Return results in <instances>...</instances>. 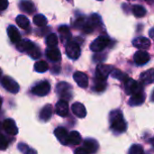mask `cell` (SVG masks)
I'll list each match as a JSON object with an SVG mask.
<instances>
[{
  "instance_id": "obj_2",
  "label": "cell",
  "mask_w": 154,
  "mask_h": 154,
  "mask_svg": "<svg viewBox=\"0 0 154 154\" xmlns=\"http://www.w3.org/2000/svg\"><path fill=\"white\" fill-rule=\"evenodd\" d=\"M111 40L106 35H100L90 44V50L94 52H100L104 51L109 44Z\"/></svg>"
},
{
  "instance_id": "obj_42",
  "label": "cell",
  "mask_w": 154,
  "mask_h": 154,
  "mask_svg": "<svg viewBox=\"0 0 154 154\" xmlns=\"http://www.w3.org/2000/svg\"><path fill=\"white\" fill-rule=\"evenodd\" d=\"M1 106H2V99H1V97H0V107H1Z\"/></svg>"
},
{
  "instance_id": "obj_22",
  "label": "cell",
  "mask_w": 154,
  "mask_h": 154,
  "mask_svg": "<svg viewBox=\"0 0 154 154\" xmlns=\"http://www.w3.org/2000/svg\"><path fill=\"white\" fill-rule=\"evenodd\" d=\"M46 56H47V58L50 60L54 61V62H57V61L60 60V59H61L60 51L56 47H54V48H49L46 51Z\"/></svg>"
},
{
  "instance_id": "obj_27",
  "label": "cell",
  "mask_w": 154,
  "mask_h": 154,
  "mask_svg": "<svg viewBox=\"0 0 154 154\" xmlns=\"http://www.w3.org/2000/svg\"><path fill=\"white\" fill-rule=\"evenodd\" d=\"M49 69V65L45 60H39L34 64V70L39 73H43Z\"/></svg>"
},
{
  "instance_id": "obj_20",
  "label": "cell",
  "mask_w": 154,
  "mask_h": 154,
  "mask_svg": "<svg viewBox=\"0 0 154 154\" xmlns=\"http://www.w3.org/2000/svg\"><path fill=\"white\" fill-rule=\"evenodd\" d=\"M84 149L89 154L95 153L98 150V143L95 139H86L84 141Z\"/></svg>"
},
{
  "instance_id": "obj_28",
  "label": "cell",
  "mask_w": 154,
  "mask_h": 154,
  "mask_svg": "<svg viewBox=\"0 0 154 154\" xmlns=\"http://www.w3.org/2000/svg\"><path fill=\"white\" fill-rule=\"evenodd\" d=\"M59 32L60 33L61 39L63 41H68L71 37V33L69 32V28L67 25H61L59 27Z\"/></svg>"
},
{
  "instance_id": "obj_5",
  "label": "cell",
  "mask_w": 154,
  "mask_h": 154,
  "mask_svg": "<svg viewBox=\"0 0 154 154\" xmlns=\"http://www.w3.org/2000/svg\"><path fill=\"white\" fill-rule=\"evenodd\" d=\"M125 90L127 95H133L134 93H137L139 91L143 90V87L141 84H139L137 81L131 78H127L125 81Z\"/></svg>"
},
{
  "instance_id": "obj_15",
  "label": "cell",
  "mask_w": 154,
  "mask_h": 154,
  "mask_svg": "<svg viewBox=\"0 0 154 154\" xmlns=\"http://www.w3.org/2000/svg\"><path fill=\"white\" fill-rule=\"evenodd\" d=\"M133 44L139 50H147L151 47V41L146 37H137L133 41Z\"/></svg>"
},
{
  "instance_id": "obj_14",
  "label": "cell",
  "mask_w": 154,
  "mask_h": 154,
  "mask_svg": "<svg viewBox=\"0 0 154 154\" xmlns=\"http://www.w3.org/2000/svg\"><path fill=\"white\" fill-rule=\"evenodd\" d=\"M54 134L58 141L63 144V145H68V138H69V133L64 127H58L54 131Z\"/></svg>"
},
{
  "instance_id": "obj_37",
  "label": "cell",
  "mask_w": 154,
  "mask_h": 154,
  "mask_svg": "<svg viewBox=\"0 0 154 154\" xmlns=\"http://www.w3.org/2000/svg\"><path fill=\"white\" fill-rule=\"evenodd\" d=\"M8 146V141L3 135V134L0 133V151H5Z\"/></svg>"
},
{
  "instance_id": "obj_23",
  "label": "cell",
  "mask_w": 154,
  "mask_h": 154,
  "mask_svg": "<svg viewBox=\"0 0 154 154\" xmlns=\"http://www.w3.org/2000/svg\"><path fill=\"white\" fill-rule=\"evenodd\" d=\"M35 44L30 40H21L16 44V49L21 52H28Z\"/></svg>"
},
{
  "instance_id": "obj_41",
  "label": "cell",
  "mask_w": 154,
  "mask_h": 154,
  "mask_svg": "<svg viewBox=\"0 0 154 154\" xmlns=\"http://www.w3.org/2000/svg\"><path fill=\"white\" fill-rule=\"evenodd\" d=\"M153 31H154L153 28H152V29H151V31H150V36H151V38H152V37H153Z\"/></svg>"
},
{
  "instance_id": "obj_38",
  "label": "cell",
  "mask_w": 154,
  "mask_h": 154,
  "mask_svg": "<svg viewBox=\"0 0 154 154\" xmlns=\"http://www.w3.org/2000/svg\"><path fill=\"white\" fill-rule=\"evenodd\" d=\"M85 22H86V20H85V18H84V17H79V18H78V19L75 21V23H74V26H75L76 28H78V29L82 28V27H83V25L85 24Z\"/></svg>"
},
{
  "instance_id": "obj_39",
  "label": "cell",
  "mask_w": 154,
  "mask_h": 154,
  "mask_svg": "<svg viewBox=\"0 0 154 154\" xmlns=\"http://www.w3.org/2000/svg\"><path fill=\"white\" fill-rule=\"evenodd\" d=\"M8 6V0H0V11H4Z\"/></svg>"
},
{
  "instance_id": "obj_18",
  "label": "cell",
  "mask_w": 154,
  "mask_h": 154,
  "mask_svg": "<svg viewBox=\"0 0 154 154\" xmlns=\"http://www.w3.org/2000/svg\"><path fill=\"white\" fill-rule=\"evenodd\" d=\"M52 114H53V107L51 105L48 104L46 105L45 106L42 107V109L41 110L40 112V119L43 122H47L49 121L51 116H52Z\"/></svg>"
},
{
  "instance_id": "obj_31",
  "label": "cell",
  "mask_w": 154,
  "mask_h": 154,
  "mask_svg": "<svg viewBox=\"0 0 154 154\" xmlns=\"http://www.w3.org/2000/svg\"><path fill=\"white\" fill-rule=\"evenodd\" d=\"M58 36L55 33H51L46 38V43L49 48H54L58 45Z\"/></svg>"
},
{
  "instance_id": "obj_8",
  "label": "cell",
  "mask_w": 154,
  "mask_h": 154,
  "mask_svg": "<svg viewBox=\"0 0 154 154\" xmlns=\"http://www.w3.org/2000/svg\"><path fill=\"white\" fill-rule=\"evenodd\" d=\"M100 22H101L100 16L97 14H93L92 15H90L88 21L85 22V24L82 27L84 32H86V33L92 32L95 30L96 26H97L100 23Z\"/></svg>"
},
{
  "instance_id": "obj_4",
  "label": "cell",
  "mask_w": 154,
  "mask_h": 154,
  "mask_svg": "<svg viewBox=\"0 0 154 154\" xmlns=\"http://www.w3.org/2000/svg\"><path fill=\"white\" fill-rule=\"evenodd\" d=\"M113 70V67L106 64H99L96 69V79L106 81L111 71Z\"/></svg>"
},
{
  "instance_id": "obj_34",
  "label": "cell",
  "mask_w": 154,
  "mask_h": 154,
  "mask_svg": "<svg viewBox=\"0 0 154 154\" xmlns=\"http://www.w3.org/2000/svg\"><path fill=\"white\" fill-rule=\"evenodd\" d=\"M18 149L20 150V152H22L23 154H37V152L34 149L29 148L28 145H26L24 143H19L18 144Z\"/></svg>"
},
{
  "instance_id": "obj_21",
  "label": "cell",
  "mask_w": 154,
  "mask_h": 154,
  "mask_svg": "<svg viewBox=\"0 0 154 154\" xmlns=\"http://www.w3.org/2000/svg\"><path fill=\"white\" fill-rule=\"evenodd\" d=\"M19 8L22 12L26 14H32L34 12V4L31 0H21L19 2Z\"/></svg>"
},
{
  "instance_id": "obj_1",
  "label": "cell",
  "mask_w": 154,
  "mask_h": 154,
  "mask_svg": "<svg viewBox=\"0 0 154 154\" xmlns=\"http://www.w3.org/2000/svg\"><path fill=\"white\" fill-rule=\"evenodd\" d=\"M110 128L116 134H123L127 130V123L120 110H115L110 113Z\"/></svg>"
},
{
  "instance_id": "obj_25",
  "label": "cell",
  "mask_w": 154,
  "mask_h": 154,
  "mask_svg": "<svg viewBox=\"0 0 154 154\" xmlns=\"http://www.w3.org/2000/svg\"><path fill=\"white\" fill-rule=\"evenodd\" d=\"M141 80L142 82L145 84H152L154 80V70L153 69H151L147 71H144L141 75Z\"/></svg>"
},
{
  "instance_id": "obj_30",
  "label": "cell",
  "mask_w": 154,
  "mask_h": 154,
  "mask_svg": "<svg viewBox=\"0 0 154 154\" xmlns=\"http://www.w3.org/2000/svg\"><path fill=\"white\" fill-rule=\"evenodd\" d=\"M132 10H133L134 14L136 17H143L146 14V13H147L146 9L143 5H134L133 6Z\"/></svg>"
},
{
  "instance_id": "obj_9",
  "label": "cell",
  "mask_w": 154,
  "mask_h": 154,
  "mask_svg": "<svg viewBox=\"0 0 154 154\" xmlns=\"http://www.w3.org/2000/svg\"><path fill=\"white\" fill-rule=\"evenodd\" d=\"M66 54L71 60H77L81 54L80 47L76 42H69L66 45Z\"/></svg>"
},
{
  "instance_id": "obj_7",
  "label": "cell",
  "mask_w": 154,
  "mask_h": 154,
  "mask_svg": "<svg viewBox=\"0 0 154 154\" xmlns=\"http://www.w3.org/2000/svg\"><path fill=\"white\" fill-rule=\"evenodd\" d=\"M1 84L4 87L5 89H6L8 92L13 93V94H16L19 91V85L18 83L12 78L8 77V76H5L3 77L2 80H1Z\"/></svg>"
},
{
  "instance_id": "obj_33",
  "label": "cell",
  "mask_w": 154,
  "mask_h": 154,
  "mask_svg": "<svg viewBox=\"0 0 154 154\" xmlns=\"http://www.w3.org/2000/svg\"><path fill=\"white\" fill-rule=\"evenodd\" d=\"M106 81H101V80H98V79H96L95 80V83H94V88L93 89L97 92H102L106 89Z\"/></svg>"
},
{
  "instance_id": "obj_43",
  "label": "cell",
  "mask_w": 154,
  "mask_h": 154,
  "mask_svg": "<svg viewBox=\"0 0 154 154\" xmlns=\"http://www.w3.org/2000/svg\"><path fill=\"white\" fill-rule=\"evenodd\" d=\"M1 75H2V71H1V69H0V77H1Z\"/></svg>"
},
{
  "instance_id": "obj_3",
  "label": "cell",
  "mask_w": 154,
  "mask_h": 154,
  "mask_svg": "<svg viewBox=\"0 0 154 154\" xmlns=\"http://www.w3.org/2000/svg\"><path fill=\"white\" fill-rule=\"evenodd\" d=\"M71 86L66 82H60L58 83L57 87H56V91L57 93L61 97L62 100H69L72 97L71 94Z\"/></svg>"
},
{
  "instance_id": "obj_40",
  "label": "cell",
  "mask_w": 154,
  "mask_h": 154,
  "mask_svg": "<svg viewBox=\"0 0 154 154\" xmlns=\"http://www.w3.org/2000/svg\"><path fill=\"white\" fill-rule=\"evenodd\" d=\"M74 154H89L88 152H87V150L86 149H84V148H77L76 150H75V152Z\"/></svg>"
},
{
  "instance_id": "obj_26",
  "label": "cell",
  "mask_w": 154,
  "mask_h": 154,
  "mask_svg": "<svg viewBox=\"0 0 154 154\" xmlns=\"http://www.w3.org/2000/svg\"><path fill=\"white\" fill-rule=\"evenodd\" d=\"M15 22L17 23V25L22 28V29H27L30 25V21L29 19L24 16L23 14H20L15 18Z\"/></svg>"
},
{
  "instance_id": "obj_13",
  "label": "cell",
  "mask_w": 154,
  "mask_h": 154,
  "mask_svg": "<svg viewBox=\"0 0 154 154\" xmlns=\"http://www.w3.org/2000/svg\"><path fill=\"white\" fill-rule=\"evenodd\" d=\"M55 112H56V114L58 116H60L61 117L67 116L68 114H69L68 101H65V100H62V99L58 101V103L56 104V106H55Z\"/></svg>"
},
{
  "instance_id": "obj_12",
  "label": "cell",
  "mask_w": 154,
  "mask_h": 154,
  "mask_svg": "<svg viewBox=\"0 0 154 154\" xmlns=\"http://www.w3.org/2000/svg\"><path fill=\"white\" fill-rule=\"evenodd\" d=\"M73 79L76 81V83L78 84L79 87L82 88H86L88 86V76L81 72V71H76L73 74Z\"/></svg>"
},
{
  "instance_id": "obj_44",
  "label": "cell",
  "mask_w": 154,
  "mask_h": 154,
  "mask_svg": "<svg viewBox=\"0 0 154 154\" xmlns=\"http://www.w3.org/2000/svg\"><path fill=\"white\" fill-rule=\"evenodd\" d=\"M98 1H102V0H98Z\"/></svg>"
},
{
  "instance_id": "obj_19",
  "label": "cell",
  "mask_w": 154,
  "mask_h": 154,
  "mask_svg": "<svg viewBox=\"0 0 154 154\" xmlns=\"http://www.w3.org/2000/svg\"><path fill=\"white\" fill-rule=\"evenodd\" d=\"M7 35L12 42H19L21 41V34L17 28L14 25H9L7 28Z\"/></svg>"
},
{
  "instance_id": "obj_6",
  "label": "cell",
  "mask_w": 154,
  "mask_h": 154,
  "mask_svg": "<svg viewBox=\"0 0 154 154\" xmlns=\"http://www.w3.org/2000/svg\"><path fill=\"white\" fill-rule=\"evenodd\" d=\"M51 90V85L48 81L43 80L36 84L32 88V93L35 96L38 97H44L49 94Z\"/></svg>"
},
{
  "instance_id": "obj_24",
  "label": "cell",
  "mask_w": 154,
  "mask_h": 154,
  "mask_svg": "<svg viewBox=\"0 0 154 154\" xmlns=\"http://www.w3.org/2000/svg\"><path fill=\"white\" fill-rule=\"evenodd\" d=\"M81 136L79 132L72 131L69 133V138H68V143L69 145H79L81 143Z\"/></svg>"
},
{
  "instance_id": "obj_11",
  "label": "cell",
  "mask_w": 154,
  "mask_h": 154,
  "mask_svg": "<svg viewBox=\"0 0 154 154\" xmlns=\"http://www.w3.org/2000/svg\"><path fill=\"white\" fill-rule=\"evenodd\" d=\"M3 129L5 133L13 136L18 134V128L13 119H5L3 123Z\"/></svg>"
},
{
  "instance_id": "obj_36",
  "label": "cell",
  "mask_w": 154,
  "mask_h": 154,
  "mask_svg": "<svg viewBox=\"0 0 154 154\" xmlns=\"http://www.w3.org/2000/svg\"><path fill=\"white\" fill-rule=\"evenodd\" d=\"M143 148L140 144H134L129 150V154H143Z\"/></svg>"
},
{
  "instance_id": "obj_17",
  "label": "cell",
  "mask_w": 154,
  "mask_h": 154,
  "mask_svg": "<svg viewBox=\"0 0 154 154\" xmlns=\"http://www.w3.org/2000/svg\"><path fill=\"white\" fill-rule=\"evenodd\" d=\"M71 110H72L73 114L76 116H78L79 118H84L87 116V110H86L85 106L79 102L74 103L71 106Z\"/></svg>"
},
{
  "instance_id": "obj_32",
  "label": "cell",
  "mask_w": 154,
  "mask_h": 154,
  "mask_svg": "<svg viewBox=\"0 0 154 154\" xmlns=\"http://www.w3.org/2000/svg\"><path fill=\"white\" fill-rule=\"evenodd\" d=\"M110 74H111V76H112L113 78H115V79H119V80H123V81H125V80L128 78V76H127L126 74L123 73L121 70H118V69H114V70H112Z\"/></svg>"
},
{
  "instance_id": "obj_29",
  "label": "cell",
  "mask_w": 154,
  "mask_h": 154,
  "mask_svg": "<svg viewBox=\"0 0 154 154\" xmlns=\"http://www.w3.org/2000/svg\"><path fill=\"white\" fill-rule=\"evenodd\" d=\"M33 23L38 27H43L47 24V19L43 14H38L33 16Z\"/></svg>"
},
{
  "instance_id": "obj_16",
  "label": "cell",
  "mask_w": 154,
  "mask_h": 154,
  "mask_svg": "<svg viewBox=\"0 0 154 154\" xmlns=\"http://www.w3.org/2000/svg\"><path fill=\"white\" fill-rule=\"evenodd\" d=\"M131 96L132 97L129 99V105L130 106H140L145 101V94L143 93V90L139 91L137 93H134Z\"/></svg>"
},
{
  "instance_id": "obj_10",
  "label": "cell",
  "mask_w": 154,
  "mask_h": 154,
  "mask_svg": "<svg viewBox=\"0 0 154 154\" xmlns=\"http://www.w3.org/2000/svg\"><path fill=\"white\" fill-rule=\"evenodd\" d=\"M151 60V56L147 51H138L135 52L134 56V62L139 65V66H143L145 65L146 63H148Z\"/></svg>"
},
{
  "instance_id": "obj_35",
  "label": "cell",
  "mask_w": 154,
  "mask_h": 154,
  "mask_svg": "<svg viewBox=\"0 0 154 154\" xmlns=\"http://www.w3.org/2000/svg\"><path fill=\"white\" fill-rule=\"evenodd\" d=\"M28 54H29V56H31L33 60H37V59H39L40 57H41V51H40V49L36 46V45H34L28 52H27Z\"/></svg>"
}]
</instances>
